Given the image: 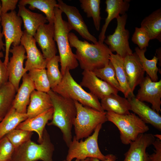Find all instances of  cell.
Listing matches in <instances>:
<instances>
[{
  "mask_svg": "<svg viewBox=\"0 0 161 161\" xmlns=\"http://www.w3.org/2000/svg\"><path fill=\"white\" fill-rule=\"evenodd\" d=\"M1 3L0 1V47L2 48L3 50H5V44L4 43L2 40L3 35L1 31Z\"/></svg>",
  "mask_w": 161,
  "mask_h": 161,
  "instance_id": "7bdbcfd3",
  "label": "cell"
},
{
  "mask_svg": "<svg viewBox=\"0 0 161 161\" xmlns=\"http://www.w3.org/2000/svg\"><path fill=\"white\" fill-rule=\"evenodd\" d=\"M33 37L45 58L48 60L56 55L57 50L54 38V24L48 23L41 25Z\"/></svg>",
  "mask_w": 161,
  "mask_h": 161,
  "instance_id": "2e32d148",
  "label": "cell"
},
{
  "mask_svg": "<svg viewBox=\"0 0 161 161\" xmlns=\"http://www.w3.org/2000/svg\"><path fill=\"white\" fill-rule=\"evenodd\" d=\"M57 2L58 7L67 16L70 30H75L83 38L93 44L97 43L98 42L97 38L90 33L78 9L75 7L67 5L61 0H58Z\"/></svg>",
  "mask_w": 161,
  "mask_h": 161,
  "instance_id": "8fae6325",
  "label": "cell"
},
{
  "mask_svg": "<svg viewBox=\"0 0 161 161\" xmlns=\"http://www.w3.org/2000/svg\"><path fill=\"white\" fill-rule=\"evenodd\" d=\"M93 72L98 78L108 83L118 91H121L114 68L110 61L103 67L96 69Z\"/></svg>",
  "mask_w": 161,
  "mask_h": 161,
  "instance_id": "e575fe53",
  "label": "cell"
},
{
  "mask_svg": "<svg viewBox=\"0 0 161 161\" xmlns=\"http://www.w3.org/2000/svg\"><path fill=\"white\" fill-rule=\"evenodd\" d=\"M51 100L53 112L48 126L58 127L63 134V139L68 146L72 141V129L77 114L74 101L64 97L51 89L48 93Z\"/></svg>",
  "mask_w": 161,
  "mask_h": 161,
  "instance_id": "7a4b0ae2",
  "label": "cell"
},
{
  "mask_svg": "<svg viewBox=\"0 0 161 161\" xmlns=\"http://www.w3.org/2000/svg\"><path fill=\"white\" fill-rule=\"evenodd\" d=\"M155 149L154 152L149 155L150 161H161V141L157 138L153 143Z\"/></svg>",
  "mask_w": 161,
  "mask_h": 161,
  "instance_id": "ab89813d",
  "label": "cell"
},
{
  "mask_svg": "<svg viewBox=\"0 0 161 161\" xmlns=\"http://www.w3.org/2000/svg\"><path fill=\"white\" fill-rule=\"evenodd\" d=\"M127 18L126 13L118 16L116 18L117 26L114 32L104 41L111 52H116L123 58L133 53L129 45V32L125 28Z\"/></svg>",
  "mask_w": 161,
  "mask_h": 161,
  "instance_id": "30bf717a",
  "label": "cell"
},
{
  "mask_svg": "<svg viewBox=\"0 0 161 161\" xmlns=\"http://www.w3.org/2000/svg\"><path fill=\"white\" fill-rule=\"evenodd\" d=\"M23 32L20 44L24 47L26 53L25 72L33 69H45L48 60L38 48L34 37L28 35L25 30Z\"/></svg>",
  "mask_w": 161,
  "mask_h": 161,
  "instance_id": "4fadbf2b",
  "label": "cell"
},
{
  "mask_svg": "<svg viewBox=\"0 0 161 161\" xmlns=\"http://www.w3.org/2000/svg\"><path fill=\"white\" fill-rule=\"evenodd\" d=\"M103 124H99L93 133L84 140H77L74 136L68 147V149L66 157V161H72L75 158L83 160L88 158H97L103 161L106 158V155L101 152L98 145L99 133Z\"/></svg>",
  "mask_w": 161,
  "mask_h": 161,
  "instance_id": "ba28073f",
  "label": "cell"
},
{
  "mask_svg": "<svg viewBox=\"0 0 161 161\" xmlns=\"http://www.w3.org/2000/svg\"><path fill=\"white\" fill-rule=\"evenodd\" d=\"M106 117L107 121L117 128L121 142L125 145L130 144L139 134L145 133L149 130L148 126L134 113L120 115L106 112Z\"/></svg>",
  "mask_w": 161,
  "mask_h": 161,
  "instance_id": "52a82bcc",
  "label": "cell"
},
{
  "mask_svg": "<svg viewBox=\"0 0 161 161\" xmlns=\"http://www.w3.org/2000/svg\"><path fill=\"white\" fill-rule=\"evenodd\" d=\"M1 14L8 13L9 11H14L16 8L18 0H1Z\"/></svg>",
  "mask_w": 161,
  "mask_h": 161,
  "instance_id": "f35d334b",
  "label": "cell"
},
{
  "mask_svg": "<svg viewBox=\"0 0 161 161\" xmlns=\"http://www.w3.org/2000/svg\"><path fill=\"white\" fill-rule=\"evenodd\" d=\"M15 150L6 136L0 139V161H11Z\"/></svg>",
  "mask_w": 161,
  "mask_h": 161,
  "instance_id": "74e56055",
  "label": "cell"
},
{
  "mask_svg": "<svg viewBox=\"0 0 161 161\" xmlns=\"http://www.w3.org/2000/svg\"><path fill=\"white\" fill-rule=\"evenodd\" d=\"M23 21L14 10L1 14V25L2 34L5 40V55L4 61L7 66L9 61V54L10 47L20 45L24 32L21 29Z\"/></svg>",
  "mask_w": 161,
  "mask_h": 161,
  "instance_id": "9c48e42d",
  "label": "cell"
},
{
  "mask_svg": "<svg viewBox=\"0 0 161 161\" xmlns=\"http://www.w3.org/2000/svg\"><path fill=\"white\" fill-rule=\"evenodd\" d=\"M155 140L154 135L144 133L139 134L137 138L130 143L128 151L124 154L123 161H150L146 148Z\"/></svg>",
  "mask_w": 161,
  "mask_h": 161,
  "instance_id": "9a60e30c",
  "label": "cell"
},
{
  "mask_svg": "<svg viewBox=\"0 0 161 161\" xmlns=\"http://www.w3.org/2000/svg\"><path fill=\"white\" fill-rule=\"evenodd\" d=\"M18 4L25 6L29 5L31 10L38 9L43 12L49 23L54 24V9L58 7V2L55 0H21Z\"/></svg>",
  "mask_w": 161,
  "mask_h": 161,
  "instance_id": "83f0119b",
  "label": "cell"
},
{
  "mask_svg": "<svg viewBox=\"0 0 161 161\" xmlns=\"http://www.w3.org/2000/svg\"><path fill=\"white\" fill-rule=\"evenodd\" d=\"M18 7L17 15L22 19L24 30L28 35L34 36L40 26L48 22L42 14L31 11L24 6L18 4Z\"/></svg>",
  "mask_w": 161,
  "mask_h": 161,
  "instance_id": "603a6c76",
  "label": "cell"
},
{
  "mask_svg": "<svg viewBox=\"0 0 161 161\" xmlns=\"http://www.w3.org/2000/svg\"><path fill=\"white\" fill-rule=\"evenodd\" d=\"M129 0H106L105 11L107 16L105 20L98 37V41L103 43L106 38L105 33L110 22L114 18H116L120 14L123 15L126 13L129 7Z\"/></svg>",
  "mask_w": 161,
  "mask_h": 161,
  "instance_id": "7402d4cb",
  "label": "cell"
},
{
  "mask_svg": "<svg viewBox=\"0 0 161 161\" xmlns=\"http://www.w3.org/2000/svg\"><path fill=\"white\" fill-rule=\"evenodd\" d=\"M43 138L41 143L30 139L15 149L11 161H53L54 146L45 128Z\"/></svg>",
  "mask_w": 161,
  "mask_h": 161,
  "instance_id": "5b68a950",
  "label": "cell"
},
{
  "mask_svg": "<svg viewBox=\"0 0 161 161\" xmlns=\"http://www.w3.org/2000/svg\"><path fill=\"white\" fill-rule=\"evenodd\" d=\"M156 53L157 54V55L156 56L158 59V61H159V65L161 66V48L160 47L159 48L157 49L156 50Z\"/></svg>",
  "mask_w": 161,
  "mask_h": 161,
  "instance_id": "ee69618b",
  "label": "cell"
},
{
  "mask_svg": "<svg viewBox=\"0 0 161 161\" xmlns=\"http://www.w3.org/2000/svg\"><path fill=\"white\" fill-rule=\"evenodd\" d=\"M74 101L77 110L73 124L74 136L79 140L90 136L99 124L107 121L106 112L99 111L84 106L77 101Z\"/></svg>",
  "mask_w": 161,
  "mask_h": 161,
  "instance_id": "8992f818",
  "label": "cell"
},
{
  "mask_svg": "<svg viewBox=\"0 0 161 161\" xmlns=\"http://www.w3.org/2000/svg\"><path fill=\"white\" fill-rule=\"evenodd\" d=\"M147 33L150 40L161 42V9L154 11L143 20L141 27Z\"/></svg>",
  "mask_w": 161,
  "mask_h": 161,
  "instance_id": "4316f807",
  "label": "cell"
},
{
  "mask_svg": "<svg viewBox=\"0 0 161 161\" xmlns=\"http://www.w3.org/2000/svg\"><path fill=\"white\" fill-rule=\"evenodd\" d=\"M12 56L7 65L9 79L8 81L14 86L16 92L19 87L20 81L25 72L24 63L26 59V51L21 45L13 46L10 50Z\"/></svg>",
  "mask_w": 161,
  "mask_h": 161,
  "instance_id": "7c38bea8",
  "label": "cell"
},
{
  "mask_svg": "<svg viewBox=\"0 0 161 161\" xmlns=\"http://www.w3.org/2000/svg\"><path fill=\"white\" fill-rule=\"evenodd\" d=\"M135 53L138 57L142 66L151 80L154 82L158 81L157 73L159 69L157 66L158 59L154 56L151 60L147 59L145 56L146 48L140 49L138 47L135 48Z\"/></svg>",
  "mask_w": 161,
  "mask_h": 161,
  "instance_id": "4dcf8cb0",
  "label": "cell"
},
{
  "mask_svg": "<svg viewBox=\"0 0 161 161\" xmlns=\"http://www.w3.org/2000/svg\"><path fill=\"white\" fill-rule=\"evenodd\" d=\"M2 50H3L2 48L0 47V58H3L4 57V55L2 51Z\"/></svg>",
  "mask_w": 161,
  "mask_h": 161,
  "instance_id": "bcb514c9",
  "label": "cell"
},
{
  "mask_svg": "<svg viewBox=\"0 0 161 161\" xmlns=\"http://www.w3.org/2000/svg\"><path fill=\"white\" fill-rule=\"evenodd\" d=\"M154 137H156L157 138H158L160 139V140H161V136L160 135L157 134L155 135H154Z\"/></svg>",
  "mask_w": 161,
  "mask_h": 161,
  "instance_id": "7dc6e473",
  "label": "cell"
},
{
  "mask_svg": "<svg viewBox=\"0 0 161 161\" xmlns=\"http://www.w3.org/2000/svg\"><path fill=\"white\" fill-rule=\"evenodd\" d=\"M68 39L71 47L76 49V57L80 67L83 70L93 71L103 67L109 62L112 52L103 43L96 44L80 40L75 34L70 32Z\"/></svg>",
  "mask_w": 161,
  "mask_h": 161,
  "instance_id": "6da1fadb",
  "label": "cell"
},
{
  "mask_svg": "<svg viewBox=\"0 0 161 161\" xmlns=\"http://www.w3.org/2000/svg\"><path fill=\"white\" fill-rule=\"evenodd\" d=\"M22 78V82L16 92L12 107L19 113L26 114L31 94L35 89L27 73L24 74Z\"/></svg>",
  "mask_w": 161,
  "mask_h": 161,
  "instance_id": "ffe728a7",
  "label": "cell"
},
{
  "mask_svg": "<svg viewBox=\"0 0 161 161\" xmlns=\"http://www.w3.org/2000/svg\"><path fill=\"white\" fill-rule=\"evenodd\" d=\"M103 111L120 115L130 114L131 106L127 99L118 94H111L101 100Z\"/></svg>",
  "mask_w": 161,
  "mask_h": 161,
  "instance_id": "d4e9b609",
  "label": "cell"
},
{
  "mask_svg": "<svg viewBox=\"0 0 161 161\" xmlns=\"http://www.w3.org/2000/svg\"><path fill=\"white\" fill-rule=\"evenodd\" d=\"M32 134L31 131L16 129L5 136L15 149L30 140Z\"/></svg>",
  "mask_w": 161,
  "mask_h": 161,
  "instance_id": "d590c367",
  "label": "cell"
},
{
  "mask_svg": "<svg viewBox=\"0 0 161 161\" xmlns=\"http://www.w3.org/2000/svg\"><path fill=\"white\" fill-rule=\"evenodd\" d=\"M80 7L87 17L92 18L96 30L99 31L101 19L100 15V0H80Z\"/></svg>",
  "mask_w": 161,
  "mask_h": 161,
  "instance_id": "1f68e13d",
  "label": "cell"
},
{
  "mask_svg": "<svg viewBox=\"0 0 161 161\" xmlns=\"http://www.w3.org/2000/svg\"><path fill=\"white\" fill-rule=\"evenodd\" d=\"M60 62L59 56L57 55L47 61L46 68L51 89L57 86L62 79L63 76L59 68Z\"/></svg>",
  "mask_w": 161,
  "mask_h": 161,
  "instance_id": "836d02e7",
  "label": "cell"
},
{
  "mask_svg": "<svg viewBox=\"0 0 161 161\" xmlns=\"http://www.w3.org/2000/svg\"><path fill=\"white\" fill-rule=\"evenodd\" d=\"M136 98L142 101L150 103L151 108L157 112H161V80L153 81L147 75L140 84Z\"/></svg>",
  "mask_w": 161,
  "mask_h": 161,
  "instance_id": "5bb4252c",
  "label": "cell"
},
{
  "mask_svg": "<svg viewBox=\"0 0 161 161\" xmlns=\"http://www.w3.org/2000/svg\"><path fill=\"white\" fill-rule=\"evenodd\" d=\"M63 161H66L65 160H63ZM74 161H91L90 158H88L85 159L83 160H78V159H76V160Z\"/></svg>",
  "mask_w": 161,
  "mask_h": 161,
  "instance_id": "f6af8a7d",
  "label": "cell"
},
{
  "mask_svg": "<svg viewBox=\"0 0 161 161\" xmlns=\"http://www.w3.org/2000/svg\"><path fill=\"white\" fill-rule=\"evenodd\" d=\"M0 58V88L8 82L9 75L7 66Z\"/></svg>",
  "mask_w": 161,
  "mask_h": 161,
  "instance_id": "60d3db41",
  "label": "cell"
},
{
  "mask_svg": "<svg viewBox=\"0 0 161 161\" xmlns=\"http://www.w3.org/2000/svg\"><path fill=\"white\" fill-rule=\"evenodd\" d=\"M32 80L35 90L48 93L51 90L45 69H35L29 70L28 73Z\"/></svg>",
  "mask_w": 161,
  "mask_h": 161,
  "instance_id": "d6a6232c",
  "label": "cell"
},
{
  "mask_svg": "<svg viewBox=\"0 0 161 161\" xmlns=\"http://www.w3.org/2000/svg\"><path fill=\"white\" fill-rule=\"evenodd\" d=\"M52 107L51 98L47 93L35 90L31 94L26 114L28 118H31Z\"/></svg>",
  "mask_w": 161,
  "mask_h": 161,
  "instance_id": "cb8c5ba5",
  "label": "cell"
},
{
  "mask_svg": "<svg viewBox=\"0 0 161 161\" xmlns=\"http://www.w3.org/2000/svg\"><path fill=\"white\" fill-rule=\"evenodd\" d=\"M62 13L58 7L55 8L54 38L59 52L61 72L63 76L67 70L76 68L79 64L70 45L68 36L71 30L67 22L63 19Z\"/></svg>",
  "mask_w": 161,
  "mask_h": 161,
  "instance_id": "3957f363",
  "label": "cell"
},
{
  "mask_svg": "<svg viewBox=\"0 0 161 161\" xmlns=\"http://www.w3.org/2000/svg\"><path fill=\"white\" fill-rule=\"evenodd\" d=\"M27 118L26 114L19 113L12 107L0 122V139Z\"/></svg>",
  "mask_w": 161,
  "mask_h": 161,
  "instance_id": "f1b7e54d",
  "label": "cell"
},
{
  "mask_svg": "<svg viewBox=\"0 0 161 161\" xmlns=\"http://www.w3.org/2000/svg\"><path fill=\"white\" fill-rule=\"evenodd\" d=\"M124 64L129 87L134 93L135 87L143 79L145 72L135 52L124 58Z\"/></svg>",
  "mask_w": 161,
  "mask_h": 161,
  "instance_id": "d6986e66",
  "label": "cell"
},
{
  "mask_svg": "<svg viewBox=\"0 0 161 161\" xmlns=\"http://www.w3.org/2000/svg\"><path fill=\"white\" fill-rule=\"evenodd\" d=\"M51 90L64 97L77 101L84 106L99 111H105L98 98L91 92L84 90L75 80L69 70L63 75L61 82Z\"/></svg>",
  "mask_w": 161,
  "mask_h": 161,
  "instance_id": "277c9868",
  "label": "cell"
},
{
  "mask_svg": "<svg viewBox=\"0 0 161 161\" xmlns=\"http://www.w3.org/2000/svg\"><path fill=\"white\" fill-rule=\"evenodd\" d=\"M53 112L52 107L35 117L28 118L21 123L16 129L35 132L38 136V141L39 143H41L43 141V132L45 126L49 120H52Z\"/></svg>",
  "mask_w": 161,
  "mask_h": 161,
  "instance_id": "44dd1931",
  "label": "cell"
},
{
  "mask_svg": "<svg viewBox=\"0 0 161 161\" xmlns=\"http://www.w3.org/2000/svg\"><path fill=\"white\" fill-rule=\"evenodd\" d=\"M109 60L114 68L121 92L123 94L125 97L128 98L130 97L134 96L128 84L124 67V58L117 54H114L111 52Z\"/></svg>",
  "mask_w": 161,
  "mask_h": 161,
  "instance_id": "484cf974",
  "label": "cell"
},
{
  "mask_svg": "<svg viewBox=\"0 0 161 161\" xmlns=\"http://www.w3.org/2000/svg\"><path fill=\"white\" fill-rule=\"evenodd\" d=\"M16 92L9 81L0 88V118L3 119L12 107Z\"/></svg>",
  "mask_w": 161,
  "mask_h": 161,
  "instance_id": "f546056e",
  "label": "cell"
},
{
  "mask_svg": "<svg viewBox=\"0 0 161 161\" xmlns=\"http://www.w3.org/2000/svg\"><path fill=\"white\" fill-rule=\"evenodd\" d=\"M127 99L130 104V111L137 114L145 123L151 124L159 131H161V116L158 112L137 99L135 96Z\"/></svg>",
  "mask_w": 161,
  "mask_h": 161,
  "instance_id": "ac0fdd59",
  "label": "cell"
},
{
  "mask_svg": "<svg viewBox=\"0 0 161 161\" xmlns=\"http://www.w3.org/2000/svg\"><path fill=\"white\" fill-rule=\"evenodd\" d=\"M81 86L88 89L90 92L100 100L111 94H117L118 91L108 83L97 77L92 71L83 70Z\"/></svg>",
  "mask_w": 161,
  "mask_h": 161,
  "instance_id": "e0dca14e",
  "label": "cell"
},
{
  "mask_svg": "<svg viewBox=\"0 0 161 161\" xmlns=\"http://www.w3.org/2000/svg\"><path fill=\"white\" fill-rule=\"evenodd\" d=\"M106 159L103 161H118L117 160L116 156L113 154H108L106 155ZM91 161H102L99 160L94 158H90Z\"/></svg>",
  "mask_w": 161,
  "mask_h": 161,
  "instance_id": "b9f144b4",
  "label": "cell"
},
{
  "mask_svg": "<svg viewBox=\"0 0 161 161\" xmlns=\"http://www.w3.org/2000/svg\"><path fill=\"white\" fill-rule=\"evenodd\" d=\"M2 120V119L0 118V122Z\"/></svg>",
  "mask_w": 161,
  "mask_h": 161,
  "instance_id": "c3c4849f",
  "label": "cell"
},
{
  "mask_svg": "<svg viewBox=\"0 0 161 161\" xmlns=\"http://www.w3.org/2000/svg\"><path fill=\"white\" fill-rule=\"evenodd\" d=\"M149 37L146 31L141 27H136L131 38L132 41L137 45L140 49L146 48L148 46L150 40Z\"/></svg>",
  "mask_w": 161,
  "mask_h": 161,
  "instance_id": "8d00e7d4",
  "label": "cell"
}]
</instances>
